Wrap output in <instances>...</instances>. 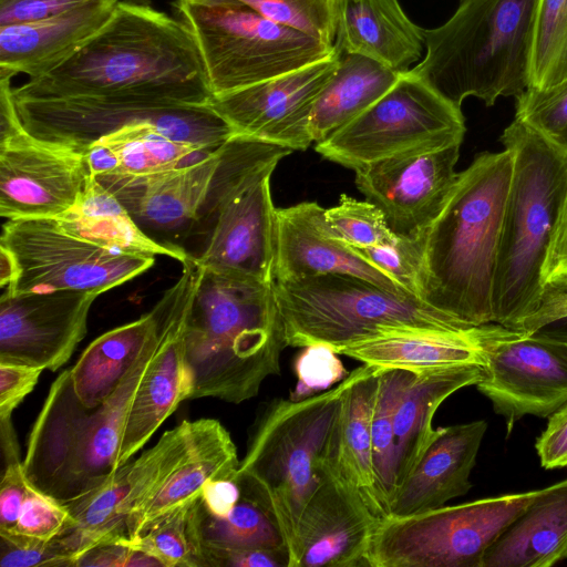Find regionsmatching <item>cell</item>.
Segmentation results:
<instances>
[{"instance_id":"cell-44","label":"cell","mask_w":567,"mask_h":567,"mask_svg":"<svg viewBox=\"0 0 567 567\" xmlns=\"http://www.w3.org/2000/svg\"><path fill=\"white\" fill-rule=\"evenodd\" d=\"M338 355L328 344L303 347L293 362L297 382L289 399L298 401L316 395L344 380L350 372Z\"/></svg>"},{"instance_id":"cell-38","label":"cell","mask_w":567,"mask_h":567,"mask_svg":"<svg viewBox=\"0 0 567 567\" xmlns=\"http://www.w3.org/2000/svg\"><path fill=\"white\" fill-rule=\"evenodd\" d=\"M199 526L203 545L264 548L287 557L284 539L272 519L259 506L244 498L226 517L209 514L200 499Z\"/></svg>"},{"instance_id":"cell-11","label":"cell","mask_w":567,"mask_h":567,"mask_svg":"<svg viewBox=\"0 0 567 567\" xmlns=\"http://www.w3.org/2000/svg\"><path fill=\"white\" fill-rule=\"evenodd\" d=\"M544 488L485 497L378 523L369 567H481L487 548Z\"/></svg>"},{"instance_id":"cell-10","label":"cell","mask_w":567,"mask_h":567,"mask_svg":"<svg viewBox=\"0 0 567 567\" xmlns=\"http://www.w3.org/2000/svg\"><path fill=\"white\" fill-rule=\"evenodd\" d=\"M198 48L213 96L317 62L337 47L236 6L175 0Z\"/></svg>"},{"instance_id":"cell-23","label":"cell","mask_w":567,"mask_h":567,"mask_svg":"<svg viewBox=\"0 0 567 567\" xmlns=\"http://www.w3.org/2000/svg\"><path fill=\"white\" fill-rule=\"evenodd\" d=\"M384 370L362 364L349 373L318 468L346 488L379 519L386 516L373 464L371 421Z\"/></svg>"},{"instance_id":"cell-55","label":"cell","mask_w":567,"mask_h":567,"mask_svg":"<svg viewBox=\"0 0 567 567\" xmlns=\"http://www.w3.org/2000/svg\"><path fill=\"white\" fill-rule=\"evenodd\" d=\"M564 316H567V291L547 292L537 310L523 322L522 332H533Z\"/></svg>"},{"instance_id":"cell-31","label":"cell","mask_w":567,"mask_h":567,"mask_svg":"<svg viewBox=\"0 0 567 567\" xmlns=\"http://www.w3.org/2000/svg\"><path fill=\"white\" fill-rule=\"evenodd\" d=\"M567 559V478L545 487L487 548L481 567H550Z\"/></svg>"},{"instance_id":"cell-21","label":"cell","mask_w":567,"mask_h":567,"mask_svg":"<svg viewBox=\"0 0 567 567\" xmlns=\"http://www.w3.org/2000/svg\"><path fill=\"white\" fill-rule=\"evenodd\" d=\"M219 148L198 162L173 169L96 178L123 203L148 236L179 246L174 240L188 235L198 224L218 165Z\"/></svg>"},{"instance_id":"cell-28","label":"cell","mask_w":567,"mask_h":567,"mask_svg":"<svg viewBox=\"0 0 567 567\" xmlns=\"http://www.w3.org/2000/svg\"><path fill=\"white\" fill-rule=\"evenodd\" d=\"M239 463L231 436L219 421L195 420L186 456L162 487L127 516L124 542L132 540L159 517L199 496L208 481L234 480Z\"/></svg>"},{"instance_id":"cell-29","label":"cell","mask_w":567,"mask_h":567,"mask_svg":"<svg viewBox=\"0 0 567 567\" xmlns=\"http://www.w3.org/2000/svg\"><path fill=\"white\" fill-rule=\"evenodd\" d=\"M334 44L402 73L421 59L425 38L399 0H340Z\"/></svg>"},{"instance_id":"cell-2","label":"cell","mask_w":567,"mask_h":567,"mask_svg":"<svg viewBox=\"0 0 567 567\" xmlns=\"http://www.w3.org/2000/svg\"><path fill=\"white\" fill-rule=\"evenodd\" d=\"M512 168L507 148L476 155L424 234L417 297L465 327L494 323V275Z\"/></svg>"},{"instance_id":"cell-26","label":"cell","mask_w":567,"mask_h":567,"mask_svg":"<svg viewBox=\"0 0 567 567\" xmlns=\"http://www.w3.org/2000/svg\"><path fill=\"white\" fill-rule=\"evenodd\" d=\"M486 430L484 420L437 427L413 471L396 488L389 515L441 507L465 495L472 487L470 475Z\"/></svg>"},{"instance_id":"cell-25","label":"cell","mask_w":567,"mask_h":567,"mask_svg":"<svg viewBox=\"0 0 567 567\" xmlns=\"http://www.w3.org/2000/svg\"><path fill=\"white\" fill-rule=\"evenodd\" d=\"M298 527L300 567L365 566V553L380 522L346 488L320 471Z\"/></svg>"},{"instance_id":"cell-37","label":"cell","mask_w":567,"mask_h":567,"mask_svg":"<svg viewBox=\"0 0 567 567\" xmlns=\"http://www.w3.org/2000/svg\"><path fill=\"white\" fill-rule=\"evenodd\" d=\"M413 372L384 370L371 421V441L377 486L382 506L389 515V505L395 492L396 449L394 415L398 402Z\"/></svg>"},{"instance_id":"cell-18","label":"cell","mask_w":567,"mask_h":567,"mask_svg":"<svg viewBox=\"0 0 567 567\" xmlns=\"http://www.w3.org/2000/svg\"><path fill=\"white\" fill-rule=\"evenodd\" d=\"M462 143L384 158L355 169V185L401 237H419L443 208L456 181Z\"/></svg>"},{"instance_id":"cell-56","label":"cell","mask_w":567,"mask_h":567,"mask_svg":"<svg viewBox=\"0 0 567 567\" xmlns=\"http://www.w3.org/2000/svg\"><path fill=\"white\" fill-rule=\"evenodd\" d=\"M543 338L567 342V316L553 320L529 332Z\"/></svg>"},{"instance_id":"cell-45","label":"cell","mask_w":567,"mask_h":567,"mask_svg":"<svg viewBox=\"0 0 567 567\" xmlns=\"http://www.w3.org/2000/svg\"><path fill=\"white\" fill-rule=\"evenodd\" d=\"M74 525V518L60 502L31 484L14 528L0 535L49 542Z\"/></svg>"},{"instance_id":"cell-12","label":"cell","mask_w":567,"mask_h":567,"mask_svg":"<svg viewBox=\"0 0 567 567\" xmlns=\"http://www.w3.org/2000/svg\"><path fill=\"white\" fill-rule=\"evenodd\" d=\"M461 107L410 70L362 114L315 145L326 159L353 171L409 152L462 143Z\"/></svg>"},{"instance_id":"cell-20","label":"cell","mask_w":567,"mask_h":567,"mask_svg":"<svg viewBox=\"0 0 567 567\" xmlns=\"http://www.w3.org/2000/svg\"><path fill=\"white\" fill-rule=\"evenodd\" d=\"M99 291L58 290L0 298V362L56 371L72 357L87 331Z\"/></svg>"},{"instance_id":"cell-34","label":"cell","mask_w":567,"mask_h":567,"mask_svg":"<svg viewBox=\"0 0 567 567\" xmlns=\"http://www.w3.org/2000/svg\"><path fill=\"white\" fill-rule=\"evenodd\" d=\"M158 332V313L153 309L138 319L94 339L70 368L73 390L87 408L104 402Z\"/></svg>"},{"instance_id":"cell-36","label":"cell","mask_w":567,"mask_h":567,"mask_svg":"<svg viewBox=\"0 0 567 567\" xmlns=\"http://www.w3.org/2000/svg\"><path fill=\"white\" fill-rule=\"evenodd\" d=\"M200 495L152 523L132 540V548L154 557L162 567H205L199 526Z\"/></svg>"},{"instance_id":"cell-30","label":"cell","mask_w":567,"mask_h":567,"mask_svg":"<svg viewBox=\"0 0 567 567\" xmlns=\"http://www.w3.org/2000/svg\"><path fill=\"white\" fill-rule=\"evenodd\" d=\"M483 374L484 365L478 363L412 373L394 415L395 491L435 436L433 417L439 406L460 389L476 384Z\"/></svg>"},{"instance_id":"cell-9","label":"cell","mask_w":567,"mask_h":567,"mask_svg":"<svg viewBox=\"0 0 567 567\" xmlns=\"http://www.w3.org/2000/svg\"><path fill=\"white\" fill-rule=\"evenodd\" d=\"M287 346L323 343L338 349L408 329H464L414 295L367 279L329 274L275 281Z\"/></svg>"},{"instance_id":"cell-52","label":"cell","mask_w":567,"mask_h":567,"mask_svg":"<svg viewBox=\"0 0 567 567\" xmlns=\"http://www.w3.org/2000/svg\"><path fill=\"white\" fill-rule=\"evenodd\" d=\"M535 449L545 470L567 466V402L549 415Z\"/></svg>"},{"instance_id":"cell-39","label":"cell","mask_w":567,"mask_h":567,"mask_svg":"<svg viewBox=\"0 0 567 567\" xmlns=\"http://www.w3.org/2000/svg\"><path fill=\"white\" fill-rule=\"evenodd\" d=\"M566 78L567 0H538L528 87L547 89Z\"/></svg>"},{"instance_id":"cell-3","label":"cell","mask_w":567,"mask_h":567,"mask_svg":"<svg viewBox=\"0 0 567 567\" xmlns=\"http://www.w3.org/2000/svg\"><path fill=\"white\" fill-rule=\"evenodd\" d=\"M274 284L204 269L186 332L189 399L238 404L280 374L287 341Z\"/></svg>"},{"instance_id":"cell-57","label":"cell","mask_w":567,"mask_h":567,"mask_svg":"<svg viewBox=\"0 0 567 567\" xmlns=\"http://www.w3.org/2000/svg\"><path fill=\"white\" fill-rule=\"evenodd\" d=\"M114 1L124 2V3L148 4V0H114Z\"/></svg>"},{"instance_id":"cell-5","label":"cell","mask_w":567,"mask_h":567,"mask_svg":"<svg viewBox=\"0 0 567 567\" xmlns=\"http://www.w3.org/2000/svg\"><path fill=\"white\" fill-rule=\"evenodd\" d=\"M538 0H458L440 27L424 29L425 53L410 69L461 107L473 96L492 106L528 87Z\"/></svg>"},{"instance_id":"cell-27","label":"cell","mask_w":567,"mask_h":567,"mask_svg":"<svg viewBox=\"0 0 567 567\" xmlns=\"http://www.w3.org/2000/svg\"><path fill=\"white\" fill-rule=\"evenodd\" d=\"M117 2L96 0L48 19L0 27V70L38 78L70 59L112 17Z\"/></svg>"},{"instance_id":"cell-43","label":"cell","mask_w":567,"mask_h":567,"mask_svg":"<svg viewBox=\"0 0 567 567\" xmlns=\"http://www.w3.org/2000/svg\"><path fill=\"white\" fill-rule=\"evenodd\" d=\"M423 246L424 235L413 238L396 236L389 244L367 248L351 247L394 279L405 291L417 297Z\"/></svg>"},{"instance_id":"cell-19","label":"cell","mask_w":567,"mask_h":567,"mask_svg":"<svg viewBox=\"0 0 567 567\" xmlns=\"http://www.w3.org/2000/svg\"><path fill=\"white\" fill-rule=\"evenodd\" d=\"M90 175L84 154L41 142L23 126L0 135V216L58 218Z\"/></svg>"},{"instance_id":"cell-40","label":"cell","mask_w":567,"mask_h":567,"mask_svg":"<svg viewBox=\"0 0 567 567\" xmlns=\"http://www.w3.org/2000/svg\"><path fill=\"white\" fill-rule=\"evenodd\" d=\"M249 9L261 17L334 45L340 0H196Z\"/></svg>"},{"instance_id":"cell-33","label":"cell","mask_w":567,"mask_h":567,"mask_svg":"<svg viewBox=\"0 0 567 567\" xmlns=\"http://www.w3.org/2000/svg\"><path fill=\"white\" fill-rule=\"evenodd\" d=\"M214 152L181 141L161 125L140 123L99 138L84 155L95 177H131L182 167Z\"/></svg>"},{"instance_id":"cell-17","label":"cell","mask_w":567,"mask_h":567,"mask_svg":"<svg viewBox=\"0 0 567 567\" xmlns=\"http://www.w3.org/2000/svg\"><path fill=\"white\" fill-rule=\"evenodd\" d=\"M475 385L504 417L507 434L525 415L548 417L567 402V342L514 331L489 346Z\"/></svg>"},{"instance_id":"cell-54","label":"cell","mask_w":567,"mask_h":567,"mask_svg":"<svg viewBox=\"0 0 567 567\" xmlns=\"http://www.w3.org/2000/svg\"><path fill=\"white\" fill-rule=\"evenodd\" d=\"M200 499L209 514L226 517L241 499V491L235 480H213L204 485Z\"/></svg>"},{"instance_id":"cell-7","label":"cell","mask_w":567,"mask_h":567,"mask_svg":"<svg viewBox=\"0 0 567 567\" xmlns=\"http://www.w3.org/2000/svg\"><path fill=\"white\" fill-rule=\"evenodd\" d=\"M350 377L316 395L274 400L256 420L234 477L241 498L272 519L285 544L288 567H300L298 527L320 482L319 460Z\"/></svg>"},{"instance_id":"cell-8","label":"cell","mask_w":567,"mask_h":567,"mask_svg":"<svg viewBox=\"0 0 567 567\" xmlns=\"http://www.w3.org/2000/svg\"><path fill=\"white\" fill-rule=\"evenodd\" d=\"M291 152L241 135H234L220 146L198 220L208 223L205 247L195 256L204 269L275 282L277 208L270 177Z\"/></svg>"},{"instance_id":"cell-15","label":"cell","mask_w":567,"mask_h":567,"mask_svg":"<svg viewBox=\"0 0 567 567\" xmlns=\"http://www.w3.org/2000/svg\"><path fill=\"white\" fill-rule=\"evenodd\" d=\"M182 266L178 280L155 305L158 313V344L128 413L116 461L117 468L145 445L193 392V375L186 360V332L204 268L193 255Z\"/></svg>"},{"instance_id":"cell-46","label":"cell","mask_w":567,"mask_h":567,"mask_svg":"<svg viewBox=\"0 0 567 567\" xmlns=\"http://www.w3.org/2000/svg\"><path fill=\"white\" fill-rule=\"evenodd\" d=\"M1 567L71 566L72 556L60 539L34 540L16 535H0Z\"/></svg>"},{"instance_id":"cell-1","label":"cell","mask_w":567,"mask_h":567,"mask_svg":"<svg viewBox=\"0 0 567 567\" xmlns=\"http://www.w3.org/2000/svg\"><path fill=\"white\" fill-rule=\"evenodd\" d=\"M13 96L208 105L213 94L196 42L179 19L148 4L117 2L70 59L13 87Z\"/></svg>"},{"instance_id":"cell-32","label":"cell","mask_w":567,"mask_h":567,"mask_svg":"<svg viewBox=\"0 0 567 567\" xmlns=\"http://www.w3.org/2000/svg\"><path fill=\"white\" fill-rule=\"evenodd\" d=\"M55 219L68 234L116 252L165 256L181 264L190 256L182 246L148 236L123 203L92 174L75 203Z\"/></svg>"},{"instance_id":"cell-13","label":"cell","mask_w":567,"mask_h":567,"mask_svg":"<svg viewBox=\"0 0 567 567\" xmlns=\"http://www.w3.org/2000/svg\"><path fill=\"white\" fill-rule=\"evenodd\" d=\"M23 128L34 138L84 154L99 138L123 127L154 123L181 141L216 151L235 134L208 105L131 100H16Z\"/></svg>"},{"instance_id":"cell-41","label":"cell","mask_w":567,"mask_h":567,"mask_svg":"<svg viewBox=\"0 0 567 567\" xmlns=\"http://www.w3.org/2000/svg\"><path fill=\"white\" fill-rule=\"evenodd\" d=\"M326 219L339 239L355 248L389 244L396 238L383 213L369 200L341 195L337 205L326 208Z\"/></svg>"},{"instance_id":"cell-42","label":"cell","mask_w":567,"mask_h":567,"mask_svg":"<svg viewBox=\"0 0 567 567\" xmlns=\"http://www.w3.org/2000/svg\"><path fill=\"white\" fill-rule=\"evenodd\" d=\"M515 101V118L567 154V78L547 89L528 87Z\"/></svg>"},{"instance_id":"cell-16","label":"cell","mask_w":567,"mask_h":567,"mask_svg":"<svg viewBox=\"0 0 567 567\" xmlns=\"http://www.w3.org/2000/svg\"><path fill=\"white\" fill-rule=\"evenodd\" d=\"M341 52L293 71L215 95L209 106L235 135L261 140L292 151H305L313 142L310 116L322 89L334 73Z\"/></svg>"},{"instance_id":"cell-53","label":"cell","mask_w":567,"mask_h":567,"mask_svg":"<svg viewBox=\"0 0 567 567\" xmlns=\"http://www.w3.org/2000/svg\"><path fill=\"white\" fill-rule=\"evenodd\" d=\"M73 566L150 567L162 566L148 554L122 543L102 544L79 556Z\"/></svg>"},{"instance_id":"cell-6","label":"cell","mask_w":567,"mask_h":567,"mask_svg":"<svg viewBox=\"0 0 567 567\" xmlns=\"http://www.w3.org/2000/svg\"><path fill=\"white\" fill-rule=\"evenodd\" d=\"M157 344L158 332L116 390L94 408L76 396L70 369L52 382L22 461L37 489L64 503L97 487L117 470L128 413Z\"/></svg>"},{"instance_id":"cell-24","label":"cell","mask_w":567,"mask_h":567,"mask_svg":"<svg viewBox=\"0 0 567 567\" xmlns=\"http://www.w3.org/2000/svg\"><path fill=\"white\" fill-rule=\"evenodd\" d=\"M513 332L496 323L464 329L396 330L336 352L382 370L422 373L466 363L485 365L489 346Z\"/></svg>"},{"instance_id":"cell-50","label":"cell","mask_w":567,"mask_h":567,"mask_svg":"<svg viewBox=\"0 0 567 567\" xmlns=\"http://www.w3.org/2000/svg\"><path fill=\"white\" fill-rule=\"evenodd\" d=\"M542 281L545 293L567 291V190L543 267Z\"/></svg>"},{"instance_id":"cell-51","label":"cell","mask_w":567,"mask_h":567,"mask_svg":"<svg viewBox=\"0 0 567 567\" xmlns=\"http://www.w3.org/2000/svg\"><path fill=\"white\" fill-rule=\"evenodd\" d=\"M205 567H288L286 555L264 548H224L203 545Z\"/></svg>"},{"instance_id":"cell-35","label":"cell","mask_w":567,"mask_h":567,"mask_svg":"<svg viewBox=\"0 0 567 567\" xmlns=\"http://www.w3.org/2000/svg\"><path fill=\"white\" fill-rule=\"evenodd\" d=\"M400 74L363 55L341 52L337 69L311 112L312 142L326 141L362 114L392 87Z\"/></svg>"},{"instance_id":"cell-4","label":"cell","mask_w":567,"mask_h":567,"mask_svg":"<svg viewBox=\"0 0 567 567\" xmlns=\"http://www.w3.org/2000/svg\"><path fill=\"white\" fill-rule=\"evenodd\" d=\"M499 142L513 157L493 286L494 323L522 332L539 307L553 233L567 190V154L514 118Z\"/></svg>"},{"instance_id":"cell-49","label":"cell","mask_w":567,"mask_h":567,"mask_svg":"<svg viewBox=\"0 0 567 567\" xmlns=\"http://www.w3.org/2000/svg\"><path fill=\"white\" fill-rule=\"evenodd\" d=\"M30 486L22 462L7 463L0 484V534L14 528Z\"/></svg>"},{"instance_id":"cell-14","label":"cell","mask_w":567,"mask_h":567,"mask_svg":"<svg viewBox=\"0 0 567 567\" xmlns=\"http://www.w3.org/2000/svg\"><path fill=\"white\" fill-rule=\"evenodd\" d=\"M0 247L11 255L16 276L4 291L58 290L103 293L148 270L153 256L105 249L64 231L55 218L8 219Z\"/></svg>"},{"instance_id":"cell-47","label":"cell","mask_w":567,"mask_h":567,"mask_svg":"<svg viewBox=\"0 0 567 567\" xmlns=\"http://www.w3.org/2000/svg\"><path fill=\"white\" fill-rule=\"evenodd\" d=\"M96 0H0V27L39 21Z\"/></svg>"},{"instance_id":"cell-22","label":"cell","mask_w":567,"mask_h":567,"mask_svg":"<svg viewBox=\"0 0 567 567\" xmlns=\"http://www.w3.org/2000/svg\"><path fill=\"white\" fill-rule=\"evenodd\" d=\"M329 274L355 276L391 290L408 292L339 239L327 223L326 208L318 203L301 202L277 209L275 281Z\"/></svg>"},{"instance_id":"cell-48","label":"cell","mask_w":567,"mask_h":567,"mask_svg":"<svg viewBox=\"0 0 567 567\" xmlns=\"http://www.w3.org/2000/svg\"><path fill=\"white\" fill-rule=\"evenodd\" d=\"M42 371L27 364L0 362V421L11 420L12 412L33 390Z\"/></svg>"}]
</instances>
